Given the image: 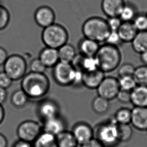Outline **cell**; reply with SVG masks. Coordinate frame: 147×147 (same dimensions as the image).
<instances>
[{
	"label": "cell",
	"instance_id": "9",
	"mask_svg": "<svg viewBox=\"0 0 147 147\" xmlns=\"http://www.w3.org/2000/svg\"><path fill=\"white\" fill-rule=\"evenodd\" d=\"M98 96L109 100L115 98L120 90L118 78L105 77L96 88Z\"/></svg>",
	"mask_w": 147,
	"mask_h": 147
},
{
	"label": "cell",
	"instance_id": "42",
	"mask_svg": "<svg viewBox=\"0 0 147 147\" xmlns=\"http://www.w3.org/2000/svg\"><path fill=\"white\" fill-rule=\"evenodd\" d=\"M81 146L82 147H105L94 138Z\"/></svg>",
	"mask_w": 147,
	"mask_h": 147
},
{
	"label": "cell",
	"instance_id": "33",
	"mask_svg": "<svg viewBox=\"0 0 147 147\" xmlns=\"http://www.w3.org/2000/svg\"><path fill=\"white\" fill-rule=\"evenodd\" d=\"M132 22L138 32L147 31V16L146 13H138Z\"/></svg>",
	"mask_w": 147,
	"mask_h": 147
},
{
	"label": "cell",
	"instance_id": "22",
	"mask_svg": "<svg viewBox=\"0 0 147 147\" xmlns=\"http://www.w3.org/2000/svg\"><path fill=\"white\" fill-rule=\"evenodd\" d=\"M131 43L133 49L137 53L147 50V30L138 32Z\"/></svg>",
	"mask_w": 147,
	"mask_h": 147
},
{
	"label": "cell",
	"instance_id": "27",
	"mask_svg": "<svg viewBox=\"0 0 147 147\" xmlns=\"http://www.w3.org/2000/svg\"><path fill=\"white\" fill-rule=\"evenodd\" d=\"M131 109L123 107L118 109L114 116V120L118 124H129L131 121Z\"/></svg>",
	"mask_w": 147,
	"mask_h": 147
},
{
	"label": "cell",
	"instance_id": "46",
	"mask_svg": "<svg viewBox=\"0 0 147 147\" xmlns=\"http://www.w3.org/2000/svg\"><path fill=\"white\" fill-rule=\"evenodd\" d=\"M8 140L6 137L0 133V147H7Z\"/></svg>",
	"mask_w": 147,
	"mask_h": 147
},
{
	"label": "cell",
	"instance_id": "28",
	"mask_svg": "<svg viewBox=\"0 0 147 147\" xmlns=\"http://www.w3.org/2000/svg\"><path fill=\"white\" fill-rule=\"evenodd\" d=\"M29 98L22 90L14 92L11 96V102L14 107L18 108L24 107L28 103Z\"/></svg>",
	"mask_w": 147,
	"mask_h": 147
},
{
	"label": "cell",
	"instance_id": "1",
	"mask_svg": "<svg viewBox=\"0 0 147 147\" xmlns=\"http://www.w3.org/2000/svg\"><path fill=\"white\" fill-rule=\"evenodd\" d=\"M21 80V89L29 98H42L46 96L49 90V80L44 73L30 71L26 74Z\"/></svg>",
	"mask_w": 147,
	"mask_h": 147
},
{
	"label": "cell",
	"instance_id": "32",
	"mask_svg": "<svg viewBox=\"0 0 147 147\" xmlns=\"http://www.w3.org/2000/svg\"><path fill=\"white\" fill-rule=\"evenodd\" d=\"M118 81L120 90L131 92L137 86L133 76L119 77Z\"/></svg>",
	"mask_w": 147,
	"mask_h": 147
},
{
	"label": "cell",
	"instance_id": "26",
	"mask_svg": "<svg viewBox=\"0 0 147 147\" xmlns=\"http://www.w3.org/2000/svg\"><path fill=\"white\" fill-rule=\"evenodd\" d=\"M109 100L98 96L92 102V108L96 113L103 115L106 113L109 109Z\"/></svg>",
	"mask_w": 147,
	"mask_h": 147
},
{
	"label": "cell",
	"instance_id": "47",
	"mask_svg": "<svg viewBox=\"0 0 147 147\" xmlns=\"http://www.w3.org/2000/svg\"><path fill=\"white\" fill-rule=\"evenodd\" d=\"M140 59L143 64L147 65V50L140 54Z\"/></svg>",
	"mask_w": 147,
	"mask_h": 147
},
{
	"label": "cell",
	"instance_id": "3",
	"mask_svg": "<svg viewBox=\"0 0 147 147\" xmlns=\"http://www.w3.org/2000/svg\"><path fill=\"white\" fill-rule=\"evenodd\" d=\"M82 32L84 37L100 43L105 42L111 30L107 20L99 17H92L84 22Z\"/></svg>",
	"mask_w": 147,
	"mask_h": 147
},
{
	"label": "cell",
	"instance_id": "8",
	"mask_svg": "<svg viewBox=\"0 0 147 147\" xmlns=\"http://www.w3.org/2000/svg\"><path fill=\"white\" fill-rule=\"evenodd\" d=\"M74 70L75 69L70 63L59 61L53 67L54 80L60 86H71Z\"/></svg>",
	"mask_w": 147,
	"mask_h": 147
},
{
	"label": "cell",
	"instance_id": "23",
	"mask_svg": "<svg viewBox=\"0 0 147 147\" xmlns=\"http://www.w3.org/2000/svg\"><path fill=\"white\" fill-rule=\"evenodd\" d=\"M56 138L58 147H77L78 145L71 131L65 130Z\"/></svg>",
	"mask_w": 147,
	"mask_h": 147
},
{
	"label": "cell",
	"instance_id": "15",
	"mask_svg": "<svg viewBox=\"0 0 147 147\" xmlns=\"http://www.w3.org/2000/svg\"><path fill=\"white\" fill-rule=\"evenodd\" d=\"M105 74L100 69L84 72L82 84L89 89H96L105 77Z\"/></svg>",
	"mask_w": 147,
	"mask_h": 147
},
{
	"label": "cell",
	"instance_id": "44",
	"mask_svg": "<svg viewBox=\"0 0 147 147\" xmlns=\"http://www.w3.org/2000/svg\"><path fill=\"white\" fill-rule=\"evenodd\" d=\"M8 57V54L6 50L0 47V66L4 65Z\"/></svg>",
	"mask_w": 147,
	"mask_h": 147
},
{
	"label": "cell",
	"instance_id": "18",
	"mask_svg": "<svg viewBox=\"0 0 147 147\" xmlns=\"http://www.w3.org/2000/svg\"><path fill=\"white\" fill-rule=\"evenodd\" d=\"M39 58L46 67H53L59 61L58 49L46 47L40 52Z\"/></svg>",
	"mask_w": 147,
	"mask_h": 147
},
{
	"label": "cell",
	"instance_id": "11",
	"mask_svg": "<svg viewBox=\"0 0 147 147\" xmlns=\"http://www.w3.org/2000/svg\"><path fill=\"white\" fill-rule=\"evenodd\" d=\"M38 115L44 121L59 115V107L53 100L45 99L39 103L37 109Z\"/></svg>",
	"mask_w": 147,
	"mask_h": 147
},
{
	"label": "cell",
	"instance_id": "37",
	"mask_svg": "<svg viewBox=\"0 0 147 147\" xmlns=\"http://www.w3.org/2000/svg\"><path fill=\"white\" fill-rule=\"evenodd\" d=\"M105 43L113 46L118 47L123 42H122L117 31H111L109 35L105 40Z\"/></svg>",
	"mask_w": 147,
	"mask_h": 147
},
{
	"label": "cell",
	"instance_id": "16",
	"mask_svg": "<svg viewBox=\"0 0 147 147\" xmlns=\"http://www.w3.org/2000/svg\"><path fill=\"white\" fill-rule=\"evenodd\" d=\"M125 2L124 0H102L101 10L109 17L118 16Z\"/></svg>",
	"mask_w": 147,
	"mask_h": 147
},
{
	"label": "cell",
	"instance_id": "21",
	"mask_svg": "<svg viewBox=\"0 0 147 147\" xmlns=\"http://www.w3.org/2000/svg\"><path fill=\"white\" fill-rule=\"evenodd\" d=\"M32 144L33 147H58L55 136L44 131Z\"/></svg>",
	"mask_w": 147,
	"mask_h": 147
},
{
	"label": "cell",
	"instance_id": "48",
	"mask_svg": "<svg viewBox=\"0 0 147 147\" xmlns=\"http://www.w3.org/2000/svg\"><path fill=\"white\" fill-rule=\"evenodd\" d=\"M5 117V111L2 105H0V125L4 121Z\"/></svg>",
	"mask_w": 147,
	"mask_h": 147
},
{
	"label": "cell",
	"instance_id": "5",
	"mask_svg": "<svg viewBox=\"0 0 147 147\" xmlns=\"http://www.w3.org/2000/svg\"><path fill=\"white\" fill-rule=\"evenodd\" d=\"M94 138L105 147H114L120 143L117 123L113 119L101 123L94 130Z\"/></svg>",
	"mask_w": 147,
	"mask_h": 147
},
{
	"label": "cell",
	"instance_id": "25",
	"mask_svg": "<svg viewBox=\"0 0 147 147\" xmlns=\"http://www.w3.org/2000/svg\"><path fill=\"white\" fill-rule=\"evenodd\" d=\"M138 13L137 10L133 4L125 2L119 12V17L122 22H132Z\"/></svg>",
	"mask_w": 147,
	"mask_h": 147
},
{
	"label": "cell",
	"instance_id": "19",
	"mask_svg": "<svg viewBox=\"0 0 147 147\" xmlns=\"http://www.w3.org/2000/svg\"><path fill=\"white\" fill-rule=\"evenodd\" d=\"M99 47V43L86 37L82 39L78 43L80 54L86 57L95 56Z\"/></svg>",
	"mask_w": 147,
	"mask_h": 147
},
{
	"label": "cell",
	"instance_id": "4",
	"mask_svg": "<svg viewBox=\"0 0 147 147\" xmlns=\"http://www.w3.org/2000/svg\"><path fill=\"white\" fill-rule=\"evenodd\" d=\"M69 35L63 26L54 23L43 28L41 34L43 43L46 47L58 49L67 43Z\"/></svg>",
	"mask_w": 147,
	"mask_h": 147
},
{
	"label": "cell",
	"instance_id": "20",
	"mask_svg": "<svg viewBox=\"0 0 147 147\" xmlns=\"http://www.w3.org/2000/svg\"><path fill=\"white\" fill-rule=\"evenodd\" d=\"M138 32L132 22H123L117 30L122 42L125 43L131 42Z\"/></svg>",
	"mask_w": 147,
	"mask_h": 147
},
{
	"label": "cell",
	"instance_id": "50",
	"mask_svg": "<svg viewBox=\"0 0 147 147\" xmlns=\"http://www.w3.org/2000/svg\"></svg>",
	"mask_w": 147,
	"mask_h": 147
},
{
	"label": "cell",
	"instance_id": "12",
	"mask_svg": "<svg viewBox=\"0 0 147 147\" xmlns=\"http://www.w3.org/2000/svg\"><path fill=\"white\" fill-rule=\"evenodd\" d=\"M72 133L78 144L82 145L94 138V130L88 124L84 122L76 123Z\"/></svg>",
	"mask_w": 147,
	"mask_h": 147
},
{
	"label": "cell",
	"instance_id": "6",
	"mask_svg": "<svg viewBox=\"0 0 147 147\" xmlns=\"http://www.w3.org/2000/svg\"><path fill=\"white\" fill-rule=\"evenodd\" d=\"M3 65L4 71L13 81L21 80L26 74L27 62L20 55L13 54L8 56Z\"/></svg>",
	"mask_w": 147,
	"mask_h": 147
},
{
	"label": "cell",
	"instance_id": "43",
	"mask_svg": "<svg viewBox=\"0 0 147 147\" xmlns=\"http://www.w3.org/2000/svg\"><path fill=\"white\" fill-rule=\"evenodd\" d=\"M12 147H33V146L32 143L18 139L15 142H14Z\"/></svg>",
	"mask_w": 147,
	"mask_h": 147
},
{
	"label": "cell",
	"instance_id": "39",
	"mask_svg": "<svg viewBox=\"0 0 147 147\" xmlns=\"http://www.w3.org/2000/svg\"><path fill=\"white\" fill-rule=\"evenodd\" d=\"M12 79L5 72H0V87L5 89H7L10 88L12 85Z\"/></svg>",
	"mask_w": 147,
	"mask_h": 147
},
{
	"label": "cell",
	"instance_id": "49",
	"mask_svg": "<svg viewBox=\"0 0 147 147\" xmlns=\"http://www.w3.org/2000/svg\"><path fill=\"white\" fill-rule=\"evenodd\" d=\"M146 15H147V13H146Z\"/></svg>",
	"mask_w": 147,
	"mask_h": 147
},
{
	"label": "cell",
	"instance_id": "2",
	"mask_svg": "<svg viewBox=\"0 0 147 147\" xmlns=\"http://www.w3.org/2000/svg\"><path fill=\"white\" fill-rule=\"evenodd\" d=\"M95 56L99 69L105 73L117 69L121 60V53L118 47L107 43L99 47Z\"/></svg>",
	"mask_w": 147,
	"mask_h": 147
},
{
	"label": "cell",
	"instance_id": "13",
	"mask_svg": "<svg viewBox=\"0 0 147 147\" xmlns=\"http://www.w3.org/2000/svg\"><path fill=\"white\" fill-rule=\"evenodd\" d=\"M131 123L136 129L141 131L147 130V107H134L131 109Z\"/></svg>",
	"mask_w": 147,
	"mask_h": 147
},
{
	"label": "cell",
	"instance_id": "45",
	"mask_svg": "<svg viewBox=\"0 0 147 147\" xmlns=\"http://www.w3.org/2000/svg\"><path fill=\"white\" fill-rule=\"evenodd\" d=\"M7 98V92L6 89L0 87V105H2L6 101Z\"/></svg>",
	"mask_w": 147,
	"mask_h": 147
},
{
	"label": "cell",
	"instance_id": "40",
	"mask_svg": "<svg viewBox=\"0 0 147 147\" xmlns=\"http://www.w3.org/2000/svg\"><path fill=\"white\" fill-rule=\"evenodd\" d=\"M83 74L84 71L80 70L75 69L72 80L71 86H78L82 84Z\"/></svg>",
	"mask_w": 147,
	"mask_h": 147
},
{
	"label": "cell",
	"instance_id": "14",
	"mask_svg": "<svg viewBox=\"0 0 147 147\" xmlns=\"http://www.w3.org/2000/svg\"><path fill=\"white\" fill-rule=\"evenodd\" d=\"M42 129L43 131H46L56 136L66 130L65 123L63 119L58 115L44 121Z\"/></svg>",
	"mask_w": 147,
	"mask_h": 147
},
{
	"label": "cell",
	"instance_id": "7",
	"mask_svg": "<svg viewBox=\"0 0 147 147\" xmlns=\"http://www.w3.org/2000/svg\"><path fill=\"white\" fill-rule=\"evenodd\" d=\"M39 123L32 120L23 121L18 125L17 136L18 139L33 143L42 131Z\"/></svg>",
	"mask_w": 147,
	"mask_h": 147
},
{
	"label": "cell",
	"instance_id": "10",
	"mask_svg": "<svg viewBox=\"0 0 147 147\" xmlns=\"http://www.w3.org/2000/svg\"><path fill=\"white\" fill-rule=\"evenodd\" d=\"M34 19L38 26L46 28L55 23V13L49 6H41L34 13Z\"/></svg>",
	"mask_w": 147,
	"mask_h": 147
},
{
	"label": "cell",
	"instance_id": "35",
	"mask_svg": "<svg viewBox=\"0 0 147 147\" xmlns=\"http://www.w3.org/2000/svg\"><path fill=\"white\" fill-rule=\"evenodd\" d=\"M136 67L132 64L125 63L121 65L118 70V74L119 77L133 76Z\"/></svg>",
	"mask_w": 147,
	"mask_h": 147
},
{
	"label": "cell",
	"instance_id": "17",
	"mask_svg": "<svg viewBox=\"0 0 147 147\" xmlns=\"http://www.w3.org/2000/svg\"><path fill=\"white\" fill-rule=\"evenodd\" d=\"M131 103L136 107H147V86L137 85L131 90Z\"/></svg>",
	"mask_w": 147,
	"mask_h": 147
},
{
	"label": "cell",
	"instance_id": "41",
	"mask_svg": "<svg viewBox=\"0 0 147 147\" xmlns=\"http://www.w3.org/2000/svg\"><path fill=\"white\" fill-rule=\"evenodd\" d=\"M116 98L121 103H129L131 102V92L120 90Z\"/></svg>",
	"mask_w": 147,
	"mask_h": 147
},
{
	"label": "cell",
	"instance_id": "31",
	"mask_svg": "<svg viewBox=\"0 0 147 147\" xmlns=\"http://www.w3.org/2000/svg\"><path fill=\"white\" fill-rule=\"evenodd\" d=\"M118 134L120 142H126L131 139L133 134L129 124H118Z\"/></svg>",
	"mask_w": 147,
	"mask_h": 147
},
{
	"label": "cell",
	"instance_id": "30",
	"mask_svg": "<svg viewBox=\"0 0 147 147\" xmlns=\"http://www.w3.org/2000/svg\"><path fill=\"white\" fill-rule=\"evenodd\" d=\"M98 69H99L98 63L96 56H83L81 63V70L82 71H92Z\"/></svg>",
	"mask_w": 147,
	"mask_h": 147
},
{
	"label": "cell",
	"instance_id": "38",
	"mask_svg": "<svg viewBox=\"0 0 147 147\" xmlns=\"http://www.w3.org/2000/svg\"><path fill=\"white\" fill-rule=\"evenodd\" d=\"M107 22L109 29L112 31H117L123 23L118 16L109 17L107 19Z\"/></svg>",
	"mask_w": 147,
	"mask_h": 147
},
{
	"label": "cell",
	"instance_id": "24",
	"mask_svg": "<svg viewBox=\"0 0 147 147\" xmlns=\"http://www.w3.org/2000/svg\"><path fill=\"white\" fill-rule=\"evenodd\" d=\"M58 53L59 61L70 63L76 55L74 47L67 43L58 49Z\"/></svg>",
	"mask_w": 147,
	"mask_h": 147
},
{
	"label": "cell",
	"instance_id": "29",
	"mask_svg": "<svg viewBox=\"0 0 147 147\" xmlns=\"http://www.w3.org/2000/svg\"><path fill=\"white\" fill-rule=\"evenodd\" d=\"M133 77L137 85L147 86V65L143 64L136 67Z\"/></svg>",
	"mask_w": 147,
	"mask_h": 147
},
{
	"label": "cell",
	"instance_id": "34",
	"mask_svg": "<svg viewBox=\"0 0 147 147\" xmlns=\"http://www.w3.org/2000/svg\"><path fill=\"white\" fill-rule=\"evenodd\" d=\"M10 20V13L6 7L2 4L0 6V30L7 27Z\"/></svg>",
	"mask_w": 147,
	"mask_h": 147
},
{
	"label": "cell",
	"instance_id": "36",
	"mask_svg": "<svg viewBox=\"0 0 147 147\" xmlns=\"http://www.w3.org/2000/svg\"><path fill=\"white\" fill-rule=\"evenodd\" d=\"M46 68L39 58L32 60V61L30 62V69L31 72L43 74L45 71Z\"/></svg>",
	"mask_w": 147,
	"mask_h": 147
}]
</instances>
